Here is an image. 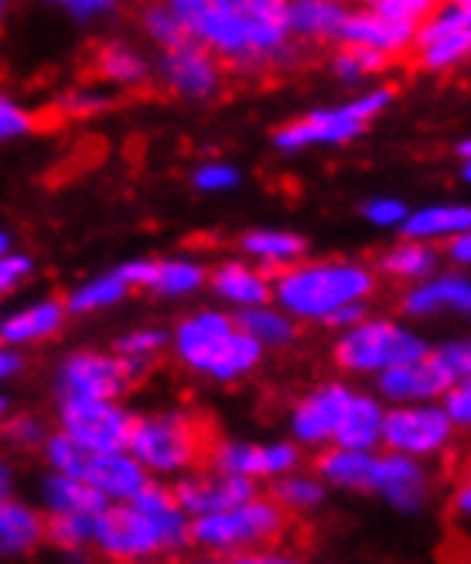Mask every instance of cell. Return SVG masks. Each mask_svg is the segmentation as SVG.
I'll return each instance as SVG.
<instances>
[{
	"mask_svg": "<svg viewBox=\"0 0 471 564\" xmlns=\"http://www.w3.org/2000/svg\"><path fill=\"white\" fill-rule=\"evenodd\" d=\"M274 496H277V503H281L284 510H311V507H318V503L325 500V489H321V482L311 479V476L284 473L281 482H277V489H274Z\"/></svg>",
	"mask_w": 471,
	"mask_h": 564,
	"instance_id": "38",
	"label": "cell"
},
{
	"mask_svg": "<svg viewBox=\"0 0 471 564\" xmlns=\"http://www.w3.org/2000/svg\"><path fill=\"white\" fill-rule=\"evenodd\" d=\"M414 28L410 21H396V18H386L380 11H349L346 21H342V31H339V42L346 45H362V48H373L386 58H399L407 55L410 45H414Z\"/></svg>",
	"mask_w": 471,
	"mask_h": 564,
	"instance_id": "14",
	"label": "cell"
},
{
	"mask_svg": "<svg viewBox=\"0 0 471 564\" xmlns=\"http://www.w3.org/2000/svg\"><path fill=\"white\" fill-rule=\"evenodd\" d=\"M468 48H471V28L464 31H454V35H445V39H434L427 45H417V65L427 73H451L454 65H461L468 58Z\"/></svg>",
	"mask_w": 471,
	"mask_h": 564,
	"instance_id": "33",
	"label": "cell"
},
{
	"mask_svg": "<svg viewBox=\"0 0 471 564\" xmlns=\"http://www.w3.org/2000/svg\"><path fill=\"white\" fill-rule=\"evenodd\" d=\"M147 356H99V352H79L62 367L58 387L65 397H107L117 401L120 393L130 390V383L147 370Z\"/></svg>",
	"mask_w": 471,
	"mask_h": 564,
	"instance_id": "8",
	"label": "cell"
},
{
	"mask_svg": "<svg viewBox=\"0 0 471 564\" xmlns=\"http://www.w3.org/2000/svg\"><path fill=\"white\" fill-rule=\"evenodd\" d=\"M468 151H471V144H468V141H461V144H458V154H461V161H468Z\"/></svg>",
	"mask_w": 471,
	"mask_h": 564,
	"instance_id": "59",
	"label": "cell"
},
{
	"mask_svg": "<svg viewBox=\"0 0 471 564\" xmlns=\"http://www.w3.org/2000/svg\"><path fill=\"white\" fill-rule=\"evenodd\" d=\"M18 370H21V359H18L14 352H4V349H0V380L14 377Z\"/></svg>",
	"mask_w": 471,
	"mask_h": 564,
	"instance_id": "55",
	"label": "cell"
},
{
	"mask_svg": "<svg viewBox=\"0 0 471 564\" xmlns=\"http://www.w3.org/2000/svg\"><path fill=\"white\" fill-rule=\"evenodd\" d=\"M287 517L277 500H243L229 510L201 513L195 523H188V544H198L206 551H243L256 544H271L284 534Z\"/></svg>",
	"mask_w": 471,
	"mask_h": 564,
	"instance_id": "5",
	"label": "cell"
},
{
	"mask_svg": "<svg viewBox=\"0 0 471 564\" xmlns=\"http://www.w3.org/2000/svg\"><path fill=\"white\" fill-rule=\"evenodd\" d=\"M250 257L271 263V268H287V263H297L305 257L308 243L294 237V234H281V229H253V234L243 237L240 243Z\"/></svg>",
	"mask_w": 471,
	"mask_h": 564,
	"instance_id": "30",
	"label": "cell"
},
{
	"mask_svg": "<svg viewBox=\"0 0 471 564\" xmlns=\"http://www.w3.org/2000/svg\"><path fill=\"white\" fill-rule=\"evenodd\" d=\"M471 305V284L461 274L427 281L403 297V312L407 315H434V312H468Z\"/></svg>",
	"mask_w": 471,
	"mask_h": 564,
	"instance_id": "23",
	"label": "cell"
},
{
	"mask_svg": "<svg viewBox=\"0 0 471 564\" xmlns=\"http://www.w3.org/2000/svg\"><path fill=\"white\" fill-rule=\"evenodd\" d=\"M212 288L226 297V302L240 305V308L271 302V281H266L260 271H250L247 263H236V260L222 263V268L212 274Z\"/></svg>",
	"mask_w": 471,
	"mask_h": 564,
	"instance_id": "27",
	"label": "cell"
},
{
	"mask_svg": "<svg viewBox=\"0 0 471 564\" xmlns=\"http://www.w3.org/2000/svg\"><path fill=\"white\" fill-rule=\"evenodd\" d=\"M127 288H151L154 278H157V263L154 260H130L123 268L113 271Z\"/></svg>",
	"mask_w": 471,
	"mask_h": 564,
	"instance_id": "48",
	"label": "cell"
},
{
	"mask_svg": "<svg viewBox=\"0 0 471 564\" xmlns=\"http://www.w3.org/2000/svg\"><path fill=\"white\" fill-rule=\"evenodd\" d=\"M373 274L352 260H321V263H287L271 294L277 305L297 318L325 322L335 308L365 302L373 294Z\"/></svg>",
	"mask_w": 471,
	"mask_h": 564,
	"instance_id": "2",
	"label": "cell"
},
{
	"mask_svg": "<svg viewBox=\"0 0 471 564\" xmlns=\"http://www.w3.org/2000/svg\"><path fill=\"white\" fill-rule=\"evenodd\" d=\"M96 76L103 79V83L133 89V86L147 83L151 69H147V62L133 48L113 42V45H99V52H96Z\"/></svg>",
	"mask_w": 471,
	"mask_h": 564,
	"instance_id": "29",
	"label": "cell"
},
{
	"mask_svg": "<svg viewBox=\"0 0 471 564\" xmlns=\"http://www.w3.org/2000/svg\"><path fill=\"white\" fill-rule=\"evenodd\" d=\"M451 243H448V257L451 260H458L461 263V268H464V263L471 260V243H468V229H464V234H454V237H448Z\"/></svg>",
	"mask_w": 471,
	"mask_h": 564,
	"instance_id": "54",
	"label": "cell"
},
{
	"mask_svg": "<svg viewBox=\"0 0 471 564\" xmlns=\"http://www.w3.org/2000/svg\"><path fill=\"white\" fill-rule=\"evenodd\" d=\"M31 271H35V263H31V257H11V253H4L0 257V294H8V291H14Z\"/></svg>",
	"mask_w": 471,
	"mask_h": 564,
	"instance_id": "47",
	"label": "cell"
},
{
	"mask_svg": "<svg viewBox=\"0 0 471 564\" xmlns=\"http://www.w3.org/2000/svg\"><path fill=\"white\" fill-rule=\"evenodd\" d=\"M201 284H206V271H201L198 263L167 260V263H157V278H154L151 288L157 294H167V297H182V294H191Z\"/></svg>",
	"mask_w": 471,
	"mask_h": 564,
	"instance_id": "36",
	"label": "cell"
},
{
	"mask_svg": "<svg viewBox=\"0 0 471 564\" xmlns=\"http://www.w3.org/2000/svg\"><path fill=\"white\" fill-rule=\"evenodd\" d=\"M89 541L107 557H117V561H138V557L164 554L154 517H147L133 503L99 510L92 517V538Z\"/></svg>",
	"mask_w": 471,
	"mask_h": 564,
	"instance_id": "10",
	"label": "cell"
},
{
	"mask_svg": "<svg viewBox=\"0 0 471 564\" xmlns=\"http://www.w3.org/2000/svg\"><path fill=\"white\" fill-rule=\"evenodd\" d=\"M8 435L18 445H42L45 442V427L39 421H31V417H18V421L8 424Z\"/></svg>",
	"mask_w": 471,
	"mask_h": 564,
	"instance_id": "51",
	"label": "cell"
},
{
	"mask_svg": "<svg viewBox=\"0 0 471 564\" xmlns=\"http://www.w3.org/2000/svg\"><path fill=\"white\" fill-rule=\"evenodd\" d=\"M161 83L185 96V99H212L222 86V69L212 58V52L201 42H185L178 48H164L157 65Z\"/></svg>",
	"mask_w": 471,
	"mask_h": 564,
	"instance_id": "12",
	"label": "cell"
},
{
	"mask_svg": "<svg viewBox=\"0 0 471 564\" xmlns=\"http://www.w3.org/2000/svg\"><path fill=\"white\" fill-rule=\"evenodd\" d=\"M83 479H86L92 489L103 492L107 500L127 503V500H133V492H138V489L147 482V469H144L141 462L133 458L127 448L89 452V462H86Z\"/></svg>",
	"mask_w": 471,
	"mask_h": 564,
	"instance_id": "18",
	"label": "cell"
},
{
	"mask_svg": "<svg viewBox=\"0 0 471 564\" xmlns=\"http://www.w3.org/2000/svg\"><path fill=\"white\" fill-rule=\"evenodd\" d=\"M175 349L188 370L222 383L247 377L263 356V346L219 312H198L185 318L178 325Z\"/></svg>",
	"mask_w": 471,
	"mask_h": 564,
	"instance_id": "3",
	"label": "cell"
},
{
	"mask_svg": "<svg viewBox=\"0 0 471 564\" xmlns=\"http://www.w3.org/2000/svg\"><path fill=\"white\" fill-rule=\"evenodd\" d=\"M451 387V377L441 370V362L434 352H424L410 362H393V367L380 370V393L396 404H414V401H434Z\"/></svg>",
	"mask_w": 471,
	"mask_h": 564,
	"instance_id": "15",
	"label": "cell"
},
{
	"mask_svg": "<svg viewBox=\"0 0 471 564\" xmlns=\"http://www.w3.org/2000/svg\"><path fill=\"white\" fill-rule=\"evenodd\" d=\"M427 352V343L414 332L393 322H355L346 336L335 343V362L349 373H380L393 362H410Z\"/></svg>",
	"mask_w": 471,
	"mask_h": 564,
	"instance_id": "7",
	"label": "cell"
},
{
	"mask_svg": "<svg viewBox=\"0 0 471 564\" xmlns=\"http://www.w3.org/2000/svg\"><path fill=\"white\" fill-rule=\"evenodd\" d=\"M127 291H130V288H127L117 274L86 281L83 288H76L69 297H65V312H99V308L120 305L123 297H127Z\"/></svg>",
	"mask_w": 471,
	"mask_h": 564,
	"instance_id": "34",
	"label": "cell"
},
{
	"mask_svg": "<svg viewBox=\"0 0 471 564\" xmlns=\"http://www.w3.org/2000/svg\"><path fill=\"white\" fill-rule=\"evenodd\" d=\"M175 500L188 517H201V513H216V510H229L236 503L256 496V486L250 476H236V473H219L216 479L209 476H195V479H182L175 489Z\"/></svg>",
	"mask_w": 471,
	"mask_h": 564,
	"instance_id": "17",
	"label": "cell"
},
{
	"mask_svg": "<svg viewBox=\"0 0 471 564\" xmlns=\"http://www.w3.org/2000/svg\"><path fill=\"white\" fill-rule=\"evenodd\" d=\"M445 414L451 417V424H468L471 421V387H468V380H458V383H451L445 393Z\"/></svg>",
	"mask_w": 471,
	"mask_h": 564,
	"instance_id": "44",
	"label": "cell"
},
{
	"mask_svg": "<svg viewBox=\"0 0 471 564\" xmlns=\"http://www.w3.org/2000/svg\"><path fill=\"white\" fill-rule=\"evenodd\" d=\"M471 226L468 206H430L414 216H403V237L407 240H437V237H454Z\"/></svg>",
	"mask_w": 471,
	"mask_h": 564,
	"instance_id": "28",
	"label": "cell"
},
{
	"mask_svg": "<svg viewBox=\"0 0 471 564\" xmlns=\"http://www.w3.org/2000/svg\"><path fill=\"white\" fill-rule=\"evenodd\" d=\"M4 408H8V404H4V397H0V411H4Z\"/></svg>",
	"mask_w": 471,
	"mask_h": 564,
	"instance_id": "60",
	"label": "cell"
},
{
	"mask_svg": "<svg viewBox=\"0 0 471 564\" xmlns=\"http://www.w3.org/2000/svg\"><path fill=\"white\" fill-rule=\"evenodd\" d=\"M133 417L107 397H65L62 431L86 452H113L127 448Z\"/></svg>",
	"mask_w": 471,
	"mask_h": 564,
	"instance_id": "9",
	"label": "cell"
},
{
	"mask_svg": "<svg viewBox=\"0 0 471 564\" xmlns=\"http://www.w3.org/2000/svg\"><path fill=\"white\" fill-rule=\"evenodd\" d=\"M365 318V305L362 302H352V305H342V308H335L328 318H325V325H335V328H352L355 322H362Z\"/></svg>",
	"mask_w": 471,
	"mask_h": 564,
	"instance_id": "53",
	"label": "cell"
},
{
	"mask_svg": "<svg viewBox=\"0 0 471 564\" xmlns=\"http://www.w3.org/2000/svg\"><path fill=\"white\" fill-rule=\"evenodd\" d=\"M39 123H35V113L18 107L14 99L0 96V141H11V138H24L31 134Z\"/></svg>",
	"mask_w": 471,
	"mask_h": 564,
	"instance_id": "41",
	"label": "cell"
},
{
	"mask_svg": "<svg viewBox=\"0 0 471 564\" xmlns=\"http://www.w3.org/2000/svg\"><path fill=\"white\" fill-rule=\"evenodd\" d=\"M369 4H373V11H380V14H386V18L417 24V21H424L437 4H441V0H369Z\"/></svg>",
	"mask_w": 471,
	"mask_h": 564,
	"instance_id": "42",
	"label": "cell"
},
{
	"mask_svg": "<svg viewBox=\"0 0 471 564\" xmlns=\"http://www.w3.org/2000/svg\"><path fill=\"white\" fill-rule=\"evenodd\" d=\"M0 14H4V0H0Z\"/></svg>",
	"mask_w": 471,
	"mask_h": 564,
	"instance_id": "61",
	"label": "cell"
},
{
	"mask_svg": "<svg viewBox=\"0 0 471 564\" xmlns=\"http://www.w3.org/2000/svg\"><path fill=\"white\" fill-rule=\"evenodd\" d=\"M48 4H62L73 18L89 21V18H99V14H110L117 8V0H48Z\"/></svg>",
	"mask_w": 471,
	"mask_h": 564,
	"instance_id": "50",
	"label": "cell"
},
{
	"mask_svg": "<svg viewBox=\"0 0 471 564\" xmlns=\"http://www.w3.org/2000/svg\"><path fill=\"white\" fill-rule=\"evenodd\" d=\"M161 346H164V332H157V328L130 332L127 339L117 343V349H120L123 356H151V352H157Z\"/></svg>",
	"mask_w": 471,
	"mask_h": 564,
	"instance_id": "46",
	"label": "cell"
},
{
	"mask_svg": "<svg viewBox=\"0 0 471 564\" xmlns=\"http://www.w3.org/2000/svg\"><path fill=\"white\" fill-rule=\"evenodd\" d=\"M362 213L369 223H376V226H399L403 216H407V209H403V203H396V198H373Z\"/></svg>",
	"mask_w": 471,
	"mask_h": 564,
	"instance_id": "49",
	"label": "cell"
},
{
	"mask_svg": "<svg viewBox=\"0 0 471 564\" xmlns=\"http://www.w3.org/2000/svg\"><path fill=\"white\" fill-rule=\"evenodd\" d=\"M107 99L103 96H89V93H73L62 99V110H69V117H86V113H96L103 110Z\"/></svg>",
	"mask_w": 471,
	"mask_h": 564,
	"instance_id": "52",
	"label": "cell"
},
{
	"mask_svg": "<svg viewBox=\"0 0 471 564\" xmlns=\"http://www.w3.org/2000/svg\"><path fill=\"white\" fill-rule=\"evenodd\" d=\"M373 492H383L396 510L414 513L427 500V473L414 455L393 452V455L380 458Z\"/></svg>",
	"mask_w": 471,
	"mask_h": 564,
	"instance_id": "19",
	"label": "cell"
},
{
	"mask_svg": "<svg viewBox=\"0 0 471 564\" xmlns=\"http://www.w3.org/2000/svg\"><path fill=\"white\" fill-rule=\"evenodd\" d=\"M127 452L138 458L144 469H154V473L191 469L201 458H209L206 424H198L195 417L182 411L141 417L130 427Z\"/></svg>",
	"mask_w": 471,
	"mask_h": 564,
	"instance_id": "4",
	"label": "cell"
},
{
	"mask_svg": "<svg viewBox=\"0 0 471 564\" xmlns=\"http://www.w3.org/2000/svg\"><path fill=\"white\" fill-rule=\"evenodd\" d=\"M144 28H147V35L161 45V52L191 42V31L185 28V21L172 8H167V4H151L144 11Z\"/></svg>",
	"mask_w": 471,
	"mask_h": 564,
	"instance_id": "37",
	"label": "cell"
},
{
	"mask_svg": "<svg viewBox=\"0 0 471 564\" xmlns=\"http://www.w3.org/2000/svg\"><path fill=\"white\" fill-rule=\"evenodd\" d=\"M65 325V305L48 297V302L31 305L18 315H11L0 325V343L8 346H24V343H42Z\"/></svg>",
	"mask_w": 471,
	"mask_h": 564,
	"instance_id": "24",
	"label": "cell"
},
{
	"mask_svg": "<svg viewBox=\"0 0 471 564\" xmlns=\"http://www.w3.org/2000/svg\"><path fill=\"white\" fill-rule=\"evenodd\" d=\"M352 390L346 383H325L318 390H311L305 401L294 408L291 417V431L300 445H328L335 435V424H339L346 404H349Z\"/></svg>",
	"mask_w": 471,
	"mask_h": 564,
	"instance_id": "16",
	"label": "cell"
},
{
	"mask_svg": "<svg viewBox=\"0 0 471 564\" xmlns=\"http://www.w3.org/2000/svg\"><path fill=\"white\" fill-rule=\"evenodd\" d=\"M191 39L236 69L291 65L305 55L287 31L291 0H164Z\"/></svg>",
	"mask_w": 471,
	"mask_h": 564,
	"instance_id": "1",
	"label": "cell"
},
{
	"mask_svg": "<svg viewBox=\"0 0 471 564\" xmlns=\"http://www.w3.org/2000/svg\"><path fill=\"white\" fill-rule=\"evenodd\" d=\"M236 325H240L247 336H253L260 346H284L297 336L294 322L284 315V312H274L266 305H253V308H243L240 318H236Z\"/></svg>",
	"mask_w": 471,
	"mask_h": 564,
	"instance_id": "31",
	"label": "cell"
},
{
	"mask_svg": "<svg viewBox=\"0 0 471 564\" xmlns=\"http://www.w3.org/2000/svg\"><path fill=\"white\" fill-rule=\"evenodd\" d=\"M219 473H236V476H284L294 473L300 452L294 445H247V442H222L209 448Z\"/></svg>",
	"mask_w": 471,
	"mask_h": 564,
	"instance_id": "13",
	"label": "cell"
},
{
	"mask_svg": "<svg viewBox=\"0 0 471 564\" xmlns=\"http://www.w3.org/2000/svg\"><path fill=\"white\" fill-rule=\"evenodd\" d=\"M11 250V237L8 234H0V257H4Z\"/></svg>",
	"mask_w": 471,
	"mask_h": 564,
	"instance_id": "58",
	"label": "cell"
},
{
	"mask_svg": "<svg viewBox=\"0 0 471 564\" xmlns=\"http://www.w3.org/2000/svg\"><path fill=\"white\" fill-rule=\"evenodd\" d=\"M434 359L441 362V370L451 377V383L468 380V370H471V346H468V339H458V343H448L441 349H434Z\"/></svg>",
	"mask_w": 471,
	"mask_h": 564,
	"instance_id": "43",
	"label": "cell"
},
{
	"mask_svg": "<svg viewBox=\"0 0 471 564\" xmlns=\"http://www.w3.org/2000/svg\"><path fill=\"white\" fill-rule=\"evenodd\" d=\"M240 182V172L229 169V164H201L195 172V188L201 192H222V188H232Z\"/></svg>",
	"mask_w": 471,
	"mask_h": 564,
	"instance_id": "45",
	"label": "cell"
},
{
	"mask_svg": "<svg viewBox=\"0 0 471 564\" xmlns=\"http://www.w3.org/2000/svg\"><path fill=\"white\" fill-rule=\"evenodd\" d=\"M451 417L441 408H430V404H417V408H396V411H383V431H380V442H386L393 452L403 455H434L448 448L451 442Z\"/></svg>",
	"mask_w": 471,
	"mask_h": 564,
	"instance_id": "11",
	"label": "cell"
},
{
	"mask_svg": "<svg viewBox=\"0 0 471 564\" xmlns=\"http://www.w3.org/2000/svg\"><path fill=\"white\" fill-rule=\"evenodd\" d=\"M380 431H383V408L373 397H349V404L335 424L331 442L342 448H376L380 445Z\"/></svg>",
	"mask_w": 471,
	"mask_h": 564,
	"instance_id": "22",
	"label": "cell"
},
{
	"mask_svg": "<svg viewBox=\"0 0 471 564\" xmlns=\"http://www.w3.org/2000/svg\"><path fill=\"white\" fill-rule=\"evenodd\" d=\"M342 45H346V42H342ZM390 62H393V58H386V55H380V52H373V48L346 45V48L335 52L331 69H335V76L346 79V83H362V79H369V76L383 73Z\"/></svg>",
	"mask_w": 471,
	"mask_h": 564,
	"instance_id": "35",
	"label": "cell"
},
{
	"mask_svg": "<svg viewBox=\"0 0 471 564\" xmlns=\"http://www.w3.org/2000/svg\"><path fill=\"white\" fill-rule=\"evenodd\" d=\"M346 14L342 0H291L287 31L294 42H339Z\"/></svg>",
	"mask_w": 471,
	"mask_h": 564,
	"instance_id": "20",
	"label": "cell"
},
{
	"mask_svg": "<svg viewBox=\"0 0 471 564\" xmlns=\"http://www.w3.org/2000/svg\"><path fill=\"white\" fill-rule=\"evenodd\" d=\"M383 274L390 278H403V281H414V278H427L437 268V253L424 243V240H407L399 243L396 250H390L380 260Z\"/></svg>",
	"mask_w": 471,
	"mask_h": 564,
	"instance_id": "32",
	"label": "cell"
},
{
	"mask_svg": "<svg viewBox=\"0 0 471 564\" xmlns=\"http://www.w3.org/2000/svg\"><path fill=\"white\" fill-rule=\"evenodd\" d=\"M376 466H380V455H373V448L335 445L331 452H325L318 458L321 479H328L331 486H342V489H359V492H373Z\"/></svg>",
	"mask_w": 471,
	"mask_h": 564,
	"instance_id": "21",
	"label": "cell"
},
{
	"mask_svg": "<svg viewBox=\"0 0 471 564\" xmlns=\"http://www.w3.org/2000/svg\"><path fill=\"white\" fill-rule=\"evenodd\" d=\"M45 455H48V462H52V469H55V473L83 479L86 462H89V452H86L79 442H73L69 435H65V431H62V435H55V438H48Z\"/></svg>",
	"mask_w": 471,
	"mask_h": 564,
	"instance_id": "40",
	"label": "cell"
},
{
	"mask_svg": "<svg viewBox=\"0 0 471 564\" xmlns=\"http://www.w3.org/2000/svg\"><path fill=\"white\" fill-rule=\"evenodd\" d=\"M45 538L62 547V551H79L89 538H92V517H79V513H52V520L45 523Z\"/></svg>",
	"mask_w": 471,
	"mask_h": 564,
	"instance_id": "39",
	"label": "cell"
},
{
	"mask_svg": "<svg viewBox=\"0 0 471 564\" xmlns=\"http://www.w3.org/2000/svg\"><path fill=\"white\" fill-rule=\"evenodd\" d=\"M454 507H458V517H461V520H468V513H471V492H468V486H461V489H458Z\"/></svg>",
	"mask_w": 471,
	"mask_h": 564,
	"instance_id": "56",
	"label": "cell"
},
{
	"mask_svg": "<svg viewBox=\"0 0 471 564\" xmlns=\"http://www.w3.org/2000/svg\"><path fill=\"white\" fill-rule=\"evenodd\" d=\"M390 104H393V89L380 86L373 93L352 99V104L315 110L300 120H291L274 134V144L281 151H300V148H315V144H349L369 127V120L383 113Z\"/></svg>",
	"mask_w": 471,
	"mask_h": 564,
	"instance_id": "6",
	"label": "cell"
},
{
	"mask_svg": "<svg viewBox=\"0 0 471 564\" xmlns=\"http://www.w3.org/2000/svg\"><path fill=\"white\" fill-rule=\"evenodd\" d=\"M45 503L52 513H79V517H96L110 500L99 489H92L86 479L76 476H62L55 473L45 479Z\"/></svg>",
	"mask_w": 471,
	"mask_h": 564,
	"instance_id": "26",
	"label": "cell"
},
{
	"mask_svg": "<svg viewBox=\"0 0 471 564\" xmlns=\"http://www.w3.org/2000/svg\"><path fill=\"white\" fill-rule=\"evenodd\" d=\"M45 538V520L21 503L0 500V554H28Z\"/></svg>",
	"mask_w": 471,
	"mask_h": 564,
	"instance_id": "25",
	"label": "cell"
},
{
	"mask_svg": "<svg viewBox=\"0 0 471 564\" xmlns=\"http://www.w3.org/2000/svg\"><path fill=\"white\" fill-rule=\"evenodd\" d=\"M8 492H11V469L4 466V462H0V500H4Z\"/></svg>",
	"mask_w": 471,
	"mask_h": 564,
	"instance_id": "57",
	"label": "cell"
}]
</instances>
